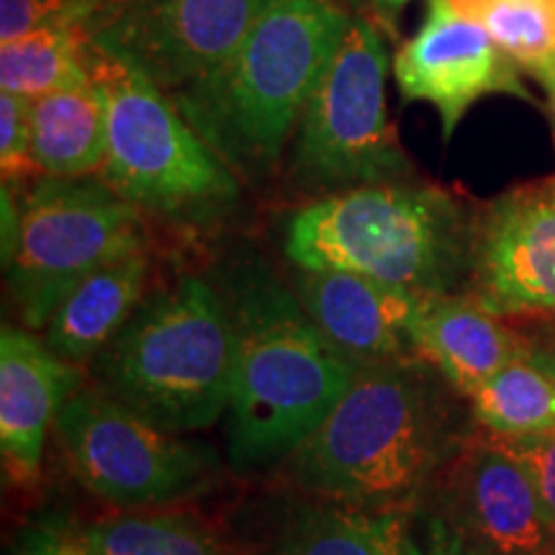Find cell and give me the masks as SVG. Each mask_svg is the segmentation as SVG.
I'll return each instance as SVG.
<instances>
[{
    "instance_id": "obj_25",
    "label": "cell",
    "mask_w": 555,
    "mask_h": 555,
    "mask_svg": "<svg viewBox=\"0 0 555 555\" xmlns=\"http://www.w3.org/2000/svg\"><path fill=\"white\" fill-rule=\"evenodd\" d=\"M95 0H0V41H13L39 26L69 16H93Z\"/></svg>"
},
{
    "instance_id": "obj_30",
    "label": "cell",
    "mask_w": 555,
    "mask_h": 555,
    "mask_svg": "<svg viewBox=\"0 0 555 555\" xmlns=\"http://www.w3.org/2000/svg\"><path fill=\"white\" fill-rule=\"evenodd\" d=\"M535 78L543 82L545 86V90H547V99H551V103H547V106H551V116H553V129H555V69H535Z\"/></svg>"
},
{
    "instance_id": "obj_5",
    "label": "cell",
    "mask_w": 555,
    "mask_h": 555,
    "mask_svg": "<svg viewBox=\"0 0 555 555\" xmlns=\"http://www.w3.org/2000/svg\"><path fill=\"white\" fill-rule=\"evenodd\" d=\"M90 367L95 386L152 425L198 433L232 404V311L211 283L185 275L139 304Z\"/></svg>"
},
{
    "instance_id": "obj_10",
    "label": "cell",
    "mask_w": 555,
    "mask_h": 555,
    "mask_svg": "<svg viewBox=\"0 0 555 555\" xmlns=\"http://www.w3.org/2000/svg\"><path fill=\"white\" fill-rule=\"evenodd\" d=\"M262 0H116L90 16V37L147 73L165 93L224 65Z\"/></svg>"
},
{
    "instance_id": "obj_19",
    "label": "cell",
    "mask_w": 555,
    "mask_h": 555,
    "mask_svg": "<svg viewBox=\"0 0 555 555\" xmlns=\"http://www.w3.org/2000/svg\"><path fill=\"white\" fill-rule=\"evenodd\" d=\"M406 509L327 502L291 519L273 555H414Z\"/></svg>"
},
{
    "instance_id": "obj_14",
    "label": "cell",
    "mask_w": 555,
    "mask_h": 555,
    "mask_svg": "<svg viewBox=\"0 0 555 555\" xmlns=\"http://www.w3.org/2000/svg\"><path fill=\"white\" fill-rule=\"evenodd\" d=\"M291 288L322 335L356 365L416 356L412 324L422 296L347 270L296 268Z\"/></svg>"
},
{
    "instance_id": "obj_4",
    "label": "cell",
    "mask_w": 555,
    "mask_h": 555,
    "mask_svg": "<svg viewBox=\"0 0 555 555\" xmlns=\"http://www.w3.org/2000/svg\"><path fill=\"white\" fill-rule=\"evenodd\" d=\"M474 224L450 193L406 180L327 193L283 234L296 268L347 270L420 296L455 294L470 273Z\"/></svg>"
},
{
    "instance_id": "obj_28",
    "label": "cell",
    "mask_w": 555,
    "mask_h": 555,
    "mask_svg": "<svg viewBox=\"0 0 555 555\" xmlns=\"http://www.w3.org/2000/svg\"><path fill=\"white\" fill-rule=\"evenodd\" d=\"M414 555H494L478 545L474 538H468L466 532L457 530L440 512L427 515L425 530L420 538L414 535Z\"/></svg>"
},
{
    "instance_id": "obj_32",
    "label": "cell",
    "mask_w": 555,
    "mask_h": 555,
    "mask_svg": "<svg viewBox=\"0 0 555 555\" xmlns=\"http://www.w3.org/2000/svg\"><path fill=\"white\" fill-rule=\"evenodd\" d=\"M535 69H555V54H553V57H547L545 62H540V65L532 67L530 73H535Z\"/></svg>"
},
{
    "instance_id": "obj_23",
    "label": "cell",
    "mask_w": 555,
    "mask_h": 555,
    "mask_svg": "<svg viewBox=\"0 0 555 555\" xmlns=\"http://www.w3.org/2000/svg\"><path fill=\"white\" fill-rule=\"evenodd\" d=\"M530 73L555 54V0H453Z\"/></svg>"
},
{
    "instance_id": "obj_22",
    "label": "cell",
    "mask_w": 555,
    "mask_h": 555,
    "mask_svg": "<svg viewBox=\"0 0 555 555\" xmlns=\"http://www.w3.org/2000/svg\"><path fill=\"white\" fill-rule=\"evenodd\" d=\"M86 532L103 555H227L221 540L183 512L129 509Z\"/></svg>"
},
{
    "instance_id": "obj_11",
    "label": "cell",
    "mask_w": 555,
    "mask_h": 555,
    "mask_svg": "<svg viewBox=\"0 0 555 555\" xmlns=\"http://www.w3.org/2000/svg\"><path fill=\"white\" fill-rule=\"evenodd\" d=\"M468 294L502 319L555 317V178L517 185L483 208Z\"/></svg>"
},
{
    "instance_id": "obj_31",
    "label": "cell",
    "mask_w": 555,
    "mask_h": 555,
    "mask_svg": "<svg viewBox=\"0 0 555 555\" xmlns=\"http://www.w3.org/2000/svg\"><path fill=\"white\" fill-rule=\"evenodd\" d=\"M373 3L384 11H399V9H404L409 0H373Z\"/></svg>"
},
{
    "instance_id": "obj_20",
    "label": "cell",
    "mask_w": 555,
    "mask_h": 555,
    "mask_svg": "<svg viewBox=\"0 0 555 555\" xmlns=\"http://www.w3.org/2000/svg\"><path fill=\"white\" fill-rule=\"evenodd\" d=\"M90 16H69L0 44V88L24 99L90 78Z\"/></svg>"
},
{
    "instance_id": "obj_21",
    "label": "cell",
    "mask_w": 555,
    "mask_h": 555,
    "mask_svg": "<svg viewBox=\"0 0 555 555\" xmlns=\"http://www.w3.org/2000/svg\"><path fill=\"white\" fill-rule=\"evenodd\" d=\"M470 412L494 437H525L555 429V378L530 358L506 363L470 393Z\"/></svg>"
},
{
    "instance_id": "obj_12",
    "label": "cell",
    "mask_w": 555,
    "mask_h": 555,
    "mask_svg": "<svg viewBox=\"0 0 555 555\" xmlns=\"http://www.w3.org/2000/svg\"><path fill=\"white\" fill-rule=\"evenodd\" d=\"M393 78L406 101L437 108L446 142L483 95L530 99L509 52L453 0H429L425 24L393 57Z\"/></svg>"
},
{
    "instance_id": "obj_17",
    "label": "cell",
    "mask_w": 555,
    "mask_h": 555,
    "mask_svg": "<svg viewBox=\"0 0 555 555\" xmlns=\"http://www.w3.org/2000/svg\"><path fill=\"white\" fill-rule=\"evenodd\" d=\"M147 278L150 260L144 249L95 270L54 309L44 327L47 347L67 363L82 367L93 363L142 304Z\"/></svg>"
},
{
    "instance_id": "obj_24",
    "label": "cell",
    "mask_w": 555,
    "mask_h": 555,
    "mask_svg": "<svg viewBox=\"0 0 555 555\" xmlns=\"http://www.w3.org/2000/svg\"><path fill=\"white\" fill-rule=\"evenodd\" d=\"M29 103L18 93H0V168L5 183H16L39 170L31 155Z\"/></svg>"
},
{
    "instance_id": "obj_26",
    "label": "cell",
    "mask_w": 555,
    "mask_h": 555,
    "mask_svg": "<svg viewBox=\"0 0 555 555\" xmlns=\"http://www.w3.org/2000/svg\"><path fill=\"white\" fill-rule=\"evenodd\" d=\"M496 440L522 463L547 519L555 527V429L525 437H496Z\"/></svg>"
},
{
    "instance_id": "obj_3",
    "label": "cell",
    "mask_w": 555,
    "mask_h": 555,
    "mask_svg": "<svg viewBox=\"0 0 555 555\" xmlns=\"http://www.w3.org/2000/svg\"><path fill=\"white\" fill-rule=\"evenodd\" d=\"M350 24L335 0H262L224 65L170 99L229 170L258 180L281 157Z\"/></svg>"
},
{
    "instance_id": "obj_8",
    "label": "cell",
    "mask_w": 555,
    "mask_h": 555,
    "mask_svg": "<svg viewBox=\"0 0 555 555\" xmlns=\"http://www.w3.org/2000/svg\"><path fill=\"white\" fill-rule=\"evenodd\" d=\"M142 214L103 180L39 178L21 208L18 247L5 268L24 327L44 330L78 283L142 253Z\"/></svg>"
},
{
    "instance_id": "obj_18",
    "label": "cell",
    "mask_w": 555,
    "mask_h": 555,
    "mask_svg": "<svg viewBox=\"0 0 555 555\" xmlns=\"http://www.w3.org/2000/svg\"><path fill=\"white\" fill-rule=\"evenodd\" d=\"M31 155L41 176L101 172L108 144L106 95L93 78L29 99Z\"/></svg>"
},
{
    "instance_id": "obj_29",
    "label": "cell",
    "mask_w": 555,
    "mask_h": 555,
    "mask_svg": "<svg viewBox=\"0 0 555 555\" xmlns=\"http://www.w3.org/2000/svg\"><path fill=\"white\" fill-rule=\"evenodd\" d=\"M530 358L555 378V330L547 332L540 343H530Z\"/></svg>"
},
{
    "instance_id": "obj_6",
    "label": "cell",
    "mask_w": 555,
    "mask_h": 555,
    "mask_svg": "<svg viewBox=\"0 0 555 555\" xmlns=\"http://www.w3.org/2000/svg\"><path fill=\"white\" fill-rule=\"evenodd\" d=\"M88 69L106 95L103 183L139 211L168 219H206L237 201L234 172L147 73L93 37Z\"/></svg>"
},
{
    "instance_id": "obj_7",
    "label": "cell",
    "mask_w": 555,
    "mask_h": 555,
    "mask_svg": "<svg viewBox=\"0 0 555 555\" xmlns=\"http://www.w3.org/2000/svg\"><path fill=\"white\" fill-rule=\"evenodd\" d=\"M388 54L371 21L356 18L311 90L294 147V178L307 189L345 191L412 176L386 108Z\"/></svg>"
},
{
    "instance_id": "obj_1",
    "label": "cell",
    "mask_w": 555,
    "mask_h": 555,
    "mask_svg": "<svg viewBox=\"0 0 555 555\" xmlns=\"http://www.w3.org/2000/svg\"><path fill=\"white\" fill-rule=\"evenodd\" d=\"M450 409L412 358L363 365L286 476L324 502L406 509L450 461Z\"/></svg>"
},
{
    "instance_id": "obj_2",
    "label": "cell",
    "mask_w": 555,
    "mask_h": 555,
    "mask_svg": "<svg viewBox=\"0 0 555 555\" xmlns=\"http://www.w3.org/2000/svg\"><path fill=\"white\" fill-rule=\"evenodd\" d=\"M234 386L229 461L237 470L286 463L356 380L347 360L298 301L258 262L232 288Z\"/></svg>"
},
{
    "instance_id": "obj_27",
    "label": "cell",
    "mask_w": 555,
    "mask_h": 555,
    "mask_svg": "<svg viewBox=\"0 0 555 555\" xmlns=\"http://www.w3.org/2000/svg\"><path fill=\"white\" fill-rule=\"evenodd\" d=\"M16 555H103L86 530L65 522H39L21 535Z\"/></svg>"
},
{
    "instance_id": "obj_15",
    "label": "cell",
    "mask_w": 555,
    "mask_h": 555,
    "mask_svg": "<svg viewBox=\"0 0 555 555\" xmlns=\"http://www.w3.org/2000/svg\"><path fill=\"white\" fill-rule=\"evenodd\" d=\"M82 386V365L54 356L31 330L5 324L0 335V453L13 483L37 481L50 425Z\"/></svg>"
},
{
    "instance_id": "obj_9",
    "label": "cell",
    "mask_w": 555,
    "mask_h": 555,
    "mask_svg": "<svg viewBox=\"0 0 555 555\" xmlns=\"http://www.w3.org/2000/svg\"><path fill=\"white\" fill-rule=\"evenodd\" d=\"M54 433L75 478L124 512L198 494L219 470L211 448L152 425L101 386L73 393L54 420Z\"/></svg>"
},
{
    "instance_id": "obj_16",
    "label": "cell",
    "mask_w": 555,
    "mask_h": 555,
    "mask_svg": "<svg viewBox=\"0 0 555 555\" xmlns=\"http://www.w3.org/2000/svg\"><path fill=\"white\" fill-rule=\"evenodd\" d=\"M412 339L416 356L466 397L506 363L530 352L527 339L470 294L422 296Z\"/></svg>"
},
{
    "instance_id": "obj_13",
    "label": "cell",
    "mask_w": 555,
    "mask_h": 555,
    "mask_svg": "<svg viewBox=\"0 0 555 555\" xmlns=\"http://www.w3.org/2000/svg\"><path fill=\"white\" fill-rule=\"evenodd\" d=\"M442 509L457 530L494 555H547L555 527L522 463L494 435L470 440L440 481Z\"/></svg>"
},
{
    "instance_id": "obj_33",
    "label": "cell",
    "mask_w": 555,
    "mask_h": 555,
    "mask_svg": "<svg viewBox=\"0 0 555 555\" xmlns=\"http://www.w3.org/2000/svg\"><path fill=\"white\" fill-rule=\"evenodd\" d=\"M547 555H555V543H553V547H551V553H547Z\"/></svg>"
}]
</instances>
